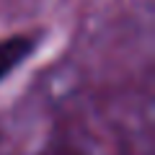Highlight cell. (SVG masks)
<instances>
[{"mask_svg":"<svg viewBox=\"0 0 155 155\" xmlns=\"http://www.w3.org/2000/svg\"><path fill=\"white\" fill-rule=\"evenodd\" d=\"M39 39L34 34H13L0 39V80H5L26 57L34 54Z\"/></svg>","mask_w":155,"mask_h":155,"instance_id":"cell-1","label":"cell"}]
</instances>
